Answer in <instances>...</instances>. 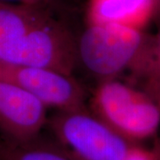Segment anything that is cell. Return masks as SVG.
<instances>
[{
    "label": "cell",
    "instance_id": "1",
    "mask_svg": "<svg viewBox=\"0 0 160 160\" xmlns=\"http://www.w3.org/2000/svg\"><path fill=\"white\" fill-rule=\"evenodd\" d=\"M52 139L78 160H125L136 145L84 106L48 118Z\"/></svg>",
    "mask_w": 160,
    "mask_h": 160
},
{
    "label": "cell",
    "instance_id": "2",
    "mask_svg": "<svg viewBox=\"0 0 160 160\" xmlns=\"http://www.w3.org/2000/svg\"><path fill=\"white\" fill-rule=\"evenodd\" d=\"M93 113L131 142L154 136L160 126V109L149 97L113 79L104 80L92 97Z\"/></svg>",
    "mask_w": 160,
    "mask_h": 160
},
{
    "label": "cell",
    "instance_id": "3",
    "mask_svg": "<svg viewBox=\"0 0 160 160\" xmlns=\"http://www.w3.org/2000/svg\"><path fill=\"white\" fill-rule=\"evenodd\" d=\"M142 30L117 24H91L77 40L78 62L104 80L127 69L142 52Z\"/></svg>",
    "mask_w": 160,
    "mask_h": 160
},
{
    "label": "cell",
    "instance_id": "4",
    "mask_svg": "<svg viewBox=\"0 0 160 160\" xmlns=\"http://www.w3.org/2000/svg\"><path fill=\"white\" fill-rule=\"evenodd\" d=\"M0 79L21 86L47 108L64 110L84 106L85 92L72 75L0 62Z\"/></svg>",
    "mask_w": 160,
    "mask_h": 160
},
{
    "label": "cell",
    "instance_id": "5",
    "mask_svg": "<svg viewBox=\"0 0 160 160\" xmlns=\"http://www.w3.org/2000/svg\"><path fill=\"white\" fill-rule=\"evenodd\" d=\"M50 9L0 0V62L28 65Z\"/></svg>",
    "mask_w": 160,
    "mask_h": 160
},
{
    "label": "cell",
    "instance_id": "6",
    "mask_svg": "<svg viewBox=\"0 0 160 160\" xmlns=\"http://www.w3.org/2000/svg\"><path fill=\"white\" fill-rule=\"evenodd\" d=\"M47 107L29 92L0 79V135L23 142L41 134L47 126Z\"/></svg>",
    "mask_w": 160,
    "mask_h": 160
},
{
    "label": "cell",
    "instance_id": "7",
    "mask_svg": "<svg viewBox=\"0 0 160 160\" xmlns=\"http://www.w3.org/2000/svg\"><path fill=\"white\" fill-rule=\"evenodd\" d=\"M158 6V0H88L87 20L91 24H117L142 30Z\"/></svg>",
    "mask_w": 160,
    "mask_h": 160
},
{
    "label": "cell",
    "instance_id": "8",
    "mask_svg": "<svg viewBox=\"0 0 160 160\" xmlns=\"http://www.w3.org/2000/svg\"><path fill=\"white\" fill-rule=\"evenodd\" d=\"M0 160H78L53 139L40 134L23 142L0 137Z\"/></svg>",
    "mask_w": 160,
    "mask_h": 160
},
{
    "label": "cell",
    "instance_id": "9",
    "mask_svg": "<svg viewBox=\"0 0 160 160\" xmlns=\"http://www.w3.org/2000/svg\"><path fill=\"white\" fill-rule=\"evenodd\" d=\"M125 160H156V155L153 148L150 149H144L139 144H136L132 148Z\"/></svg>",
    "mask_w": 160,
    "mask_h": 160
},
{
    "label": "cell",
    "instance_id": "10",
    "mask_svg": "<svg viewBox=\"0 0 160 160\" xmlns=\"http://www.w3.org/2000/svg\"><path fill=\"white\" fill-rule=\"evenodd\" d=\"M1 1L19 3V4H24V5H29V6H40V7L48 8V9H51L52 6L56 3V0H1Z\"/></svg>",
    "mask_w": 160,
    "mask_h": 160
},
{
    "label": "cell",
    "instance_id": "11",
    "mask_svg": "<svg viewBox=\"0 0 160 160\" xmlns=\"http://www.w3.org/2000/svg\"><path fill=\"white\" fill-rule=\"evenodd\" d=\"M153 149L156 155V160H160V139L157 140V142H155Z\"/></svg>",
    "mask_w": 160,
    "mask_h": 160
},
{
    "label": "cell",
    "instance_id": "12",
    "mask_svg": "<svg viewBox=\"0 0 160 160\" xmlns=\"http://www.w3.org/2000/svg\"><path fill=\"white\" fill-rule=\"evenodd\" d=\"M158 61H159V63H160V43H159V46H158Z\"/></svg>",
    "mask_w": 160,
    "mask_h": 160
},
{
    "label": "cell",
    "instance_id": "13",
    "mask_svg": "<svg viewBox=\"0 0 160 160\" xmlns=\"http://www.w3.org/2000/svg\"><path fill=\"white\" fill-rule=\"evenodd\" d=\"M158 6H160V0H158Z\"/></svg>",
    "mask_w": 160,
    "mask_h": 160
}]
</instances>
